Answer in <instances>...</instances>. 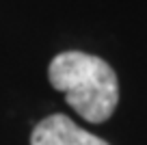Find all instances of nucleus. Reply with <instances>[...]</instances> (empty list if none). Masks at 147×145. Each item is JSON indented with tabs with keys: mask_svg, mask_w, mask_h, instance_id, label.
Wrapping results in <instances>:
<instances>
[{
	"mask_svg": "<svg viewBox=\"0 0 147 145\" xmlns=\"http://www.w3.org/2000/svg\"><path fill=\"white\" fill-rule=\"evenodd\" d=\"M48 76L52 87L63 91L67 104L82 119L102 123L115 113L119 85L106 61L84 52H63L52 59Z\"/></svg>",
	"mask_w": 147,
	"mask_h": 145,
	"instance_id": "obj_1",
	"label": "nucleus"
},
{
	"mask_svg": "<svg viewBox=\"0 0 147 145\" xmlns=\"http://www.w3.org/2000/svg\"><path fill=\"white\" fill-rule=\"evenodd\" d=\"M30 145H108L104 139L78 128L65 115H50L32 130Z\"/></svg>",
	"mask_w": 147,
	"mask_h": 145,
	"instance_id": "obj_2",
	"label": "nucleus"
}]
</instances>
